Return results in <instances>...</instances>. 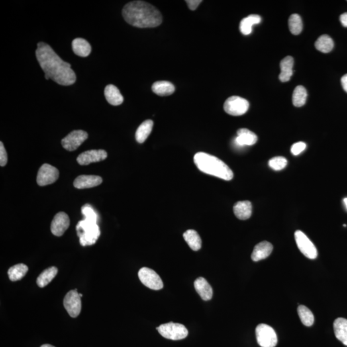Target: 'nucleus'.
I'll return each instance as SVG.
<instances>
[{
  "instance_id": "f257e3e1",
  "label": "nucleus",
  "mask_w": 347,
  "mask_h": 347,
  "mask_svg": "<svg viewBox=\"0 0 347 347\" xmlns=\"http://www.w3.org/2000/svg\"><path fill=\"white\" fill-rule=\"evenodd\" d=\"M36 56L41 68L45 73L46 80L52 79L62 86L72 85L76 81V75L71 68V65L59 58L49 44L39 43Z\"/></svg>"
},
{
  "instance_id": "f03ea898",
  "label": "nucleus",
  "mask_w": 347,
  "mask_h": 347,
  "mask_svg": "<svg viewBox=\"0 0 347 347\" xmlns=\"http://www.w3.org/2000/svg\"><path fill=\"white\" fill-rule=\"evenodd\" d=\"M122 16L130 25L138 28H153L162 23L161 12L151 4L144 1H133L126 4Z\"/></svg>"
},
{
  "instance_id": "7ed1b4c3",
  "label": "nucleus",
  "mask_w": 347,
  "mask_h": 347,
  "mask_svg": "<svg viewBox=\"0 0 347 347\" xmlns=\"http://www.w3.org/2000/svg\"><path fill=\"white\" fill-rule=\"evenodd\" d=\"M194 161L198 169L207 174L226 181L232 180L234 173L225 163L217 157L200 152L195 154Z\"/></svg>"
},
{
  "instance_id": "20e7f679",
  "label": "nucleus",
  "mask_w": 347,
  "mask_h": 347,
  "mask_svg": "<svg viewBox=\"0 0 347 347\" xmlns=\"http://www.w3.org/2000/svg\"><path fill=\"white\" fill-rule=\"evenodd\" d=\"M76 230L79 241L83 246L95 244L101 236V230L97 222L85 219L78 222Z\"/></svg>"
},
{
  "instance_id": "39448f33",
  "label": "nucleus",
  "mask_w": 347,
  "mask_h": 347,
  "mask_svg": "<svg viewBox=\"0 0 347 347\" xmlns=\"http://www.w3.org/2000/svg\"><path fill=\"white\" fill-rule=\"evenodd\" d=\"M157 330L165 338L171 340H181L187 338L189 332L182 324L169 322L161 325Z\"/></svg>"
},
{
  "instance_id": "423d86ee",
  "label": "nucleus",
  "mask_w": 347,
  "mask_h": 347,
  "mask_svg": "<svg viewBox=\"0 0 347 347\" xmlns=\"http://www.w3.org/2000/svg\"><path fill=\"white\" fill-rule=\"evenodd\" d=\"M257 342L261 347H275L278 339L276 332L268 325L261 324L255 330Z\"/></svg>"
},
{
  "instance_id": "0eeeda50",
  "label": "nucleus",
  "mask_w": 347,
  "mask_h": 347,
  "mask_svg": "<svg viewBox=\"0 0 347 347\" xmlns=\"http://www.w3.org/2000/svg\"><path fill=\"white\" fill-rule=\"evenodd\" d=\"M250 107L247 100L238 96H232L228 98L224 104V109L226 113L232 116H241L246 113Z\"/></svg>"
},
{
  "instance_id": "6e6552de",
  "label": "nucleus",
  "mask_w": 347,
  "mask_h": 347,
  "mask_svg": "<svg viewBox=\"0 0 347 347\" xmlns=\"http://www.w3.org/2000/svg\"><path fill=\"white\" fill-rule=\"evenodd\" d=\"M139 279L146 287L152 290H160L163 287L161 278L154 270L148 267H142L138 272Z\"/></svg>"
},
{
  "instance_id": "1a4fd4ad",
  "label": "nucleus",
  "mask_w": 347,
  "mask_h": 347,
  "mask_svg": "<svg viewBox=\"0 0 347 347\" xmlns=\"http://www.w3.org/2000/svg\"><path fill=\"white\" fill-rule=\"evenodd\" d=\"M295 238L302 254L309 259H315L317 257V249L304 233L298 230L295 233Z\"/></svg>"
},
{
  "instance_id": "9d476101",
  "label": "nucleus",
  "mask_w": 347,
  "mask_h": 347,
  "mask_svg": "<svg viewBox=\"0 0 347 347\" xmlns=\"http://www.w3.org/2000/svg\"><path fill=\"white\" fill-rule=\"evenodd\" d=\"M59 176L58 169L52 165L44 163L38 171L37 183L40 186L51 185L58 180Z\"/></svg>"
},
{
  "instance_id": "9b49d317",
  "label": "nucleus",
  "mask_w": 347,
  "mask_h": 347,
  "mask_svg": "<svg viewBox=\"0 0 347 347\" xmlns=\"http://www.w3.org/2000/svg\"><path fill=\"white\" fill-rule=\"evenodd\" d=\"M81 297L77 289L71 290L65 296L63 304L69 315L76 318L81 311Z\"/></svg>"
},
{
  "instance_id": "f8f14e48",
  "label": "nucleus",
  "mask_w": 347,
  "mask_h": 347,
  "mask_svg": "<svg viewBox=\"0 0 347 347\" xmlns=\"http://www.w3.org/2000/svg\"><path fill=\"white\" fill-rule=\"evenodd\" d=\"M87 138L88 134L85 130H73L61 140V144L65 150L73 151L76 150Z\"/></svg>"
},
{
  "instance_id": "ddd939ff",
  "label": "nucleus",
  "mask_w": 347,
  "mask_h": 347,
  "mask_svg": "<svg viewBox=\"0 0 347 347\" xmlns=\"http://www.w3.org/2000/svg\"><path fill=\"white\" fill-rule=\"evenodd\" d=\"M70 224L68 216L65 212L57 214L51 223V232L57 237L62 236L68 230Z\"/></svg>"
},
{
  "instance_id": "4468645a",
  "label": "nucleus",
  "mask_w": 347,
  "mask_h": 347,
  "mask_svg": "<svg viewBox=\"0 0 347 347\" xmlns=\"http://www.w3.org/2000/svg\"><path fill=\"white\" fill-rule=\"evenodd\" d=\"M107 156V152L103 150L87 151L77 157V162L81 165H87L106 160Z\"/></svg>"
},
{
  "instance_id": "2eb2a0df",
  "label": "nucleus",
  "mask_w": 347,
  "mask_h": 347,
  "mask_svg": "<svg viewBox=\"0 0 347 347\" xmlns=\"http://www.w3.org/2000/svg\"><path fill=\"white\" fill-rule=\"evenodd\" d=\"M103 183V179L99 175H81L77 177L73 182V186L76 189H89L99 186Z\"/></svg>"
},
{
  "instance_id": "dca6fc26",
  "label": "nucleus",
  "mask_w": 347,
  "mask_h": 347,
  "mask_svg": "<svg viewBox=\"0 0 347 347\" xmlns=\"http://www.w3.org/2000/svg\"><path fill=\"white\" fill-rule=\"evenodd\" d=\"M258 140L256 134L248 130V129H240L238 131V136L235 140L236 144L238 146H251L256 144Z\"/></svg>"
},
{
  "instance_id": "f3484780",
  "label": "nucleus",
  "mask_w": 347,
  "mask_h": 347,
  "mask_svg": "<svg viewBox=\"0 0 347 347\" xmlns=\"http://www.w3.org/2000/svg\"><path fill=\"white\" fill-rule=\"evenodd\" d=\"M273 245L270 242L263 241L255 246L252 254V259L254 262H258L267 258L273 252Z\"/></svg>"
},
{
  "instance_id": "a211bd4d",
  "label": "nucleus",
  "mask_w": 347,
  "mask_h": 347,
  "mask_svg": "<svg viewBox=\"0 0 347 347\" xmlns=\"http://www.w3.org/2000/svg\"><path fill=\"white\" fill-rule=\"evenodd\" d=\"M195 290L201 299L205 301H210L213 296V290L207 280L203 277H199L195 282Z\"/></svg>"
},
{
  "instance_id": "6ab92c4d",
  "label": "nucleus",
  "mask_w": 347,
  "mask_h": 347,
  "mask_svg": "<svg viewBox=\"0 0 347 347\" xmlns=\"http://www.w3.org/2000/svg\"><path fill=\"white\" fill-rule=\"evenodd\" d=\"M104 95L108 103L112 106H119L123 103L124 97L117 87L113 85H108L104 89Z\"/></svg>"
},
{
  "instance_id": "aec40b11",
  "label": "nucleus",
  "mask_w": 347,
  "mask_h": 347,
  "mask_svg": "<svg viewBox=\"0 0 347 347\" xmlns=\"http://www.w3.org/2000/svg\"><path fill=\"white\" fill-rule=\"evenodd\" d=\"M234 212L239 219H248L252 216V203L249 201H239L235 204Z\"/></svg>"
},
{
  "instance_id": "412c9836",
  "label": "nucleus",
  "mask_w": 347,
  "mask_h": 347,
  "mask_svg": "<svg viewBox=\"0 0 347 347\" xmlns=\"http://www.w3.org/2000/svg\"><path fill=\"white\" fill-rule=\"evenodd\" d=\"M294 59L291 56H287L283 59L281 62V72L279 75L280 81L282 83L289 81L293 75Z\"/></svg>"
},
{
  "instance_id": "4be33fe9",
  "label": "nucleus",
  "mask_w": 347,
  "mask_h": 347,
  "mask_svg": "<svg viewBox=\"0 0 347 347\" xmlns=\"http://www.w3.org/2000/svg\"><path fill=\"white\" fill-rule=\"evenodd\" d=\"M334 330L336 338L347 346V320L338 318L334 322Z\"/></svg>"
},
{
  "instance_id": "5701e85b",
  "label": "nucleus",
  "mask_w": 347,
  "mask_h": 347,
  "mask_svg": "<svg viewBox=\"0 0 347 347\" xmlns=\"http://www.w3.org/2000/svg\"><path fill=\"white\" fill-rule=\"evenodd\" d=\"M72 49L75 54L83 58L88 56L91 52L90 44L83 38H76L73 41Z\"/></svg>"
},
{
  "instance_id": "b1692460",
  "label": "nucleus",
  "mask_w": 347,
  "mask_h": 347,
  "mask_svg": "<svg viewBox=\"0 0 347 347\" xmlns=\"http://www.w3.org/2000/svg\"><path fill=\"white\" fill-rule=\"evenodd\" d=\"M152 90L159 96H169L174 92L175 87L169 81H157L153 84Z\"/></svg>"
},
{
  "instance_id": "393cba45",
  "label": "nucleus",
  "mask_w": 347,
  "mask_h": 347,
  "mask_svg": "<svg viewBox=\"0 0 347 347\" xmlns=\"http://www.w3.org/2000/svg\"><path fill=\"white\" fill-rule=\"evenodd\" d=\"M153 124L152 120H147L139 126L135 134L136 140L138 143L142 144L148 139L152 131Z\"/></svg>"
},
{
  "instance_id": "a878e982",
  "label": "nucleus",
  "mask_w": 347,
  "mask_h": 347,
  "mask_svg": "<svg viewBox=\"0 0 347 347\" xmlns=\"http://www.w3.org/2000/svg\"><path fill=\"white\" fill-rule=\"evenodd\" d=\"M183 238L189 245L190 248L194 251L199 250L201 248V239L196 231L194 230H188L183 234Z\"/></svg>"
},
{
  "instance_id": "bb28decb",
  "label": "nucleus",
  "mask_w": 347,
  "mask_h": 347,
  "mask_svg": "<svg viewBox=\"0 0 347 347\" xmlns=\"http://www.w3.org/2000/svg\"><path fill=\"white\" fill-rule=\"evenodd\" d=\"M261 22L260 16L256 15V14H252L244 18V19L240 22V30L241 33L244 35H249L252 32V27L254 24L260 23Z\"/></svg>"
},
{
  "instance_id": "cd10ccee",
  "label": "nucleus",
  "mask_w": 347,
  "mask_h": 347,
  "mask_svg": "<svg viewBox=\"0 0 347 347\" xmlns=\"http://www.w3.org/2000/svg\"><path fill=\"white\" fill-rule=\"evenodd\" d=\"M58 269L56 267H50L43 271L37 279V284L40 287H44L51 282V281L58 274Z\"/></svg>"
},
{
  "instance_id": "c85d7f7f",
  "label": "nucleus",
  "mask_w": 347,
  "mask_h": 347,
  "mask_svg": "<svg viewBox=\"0 0 347 347\" xmlns=\"http://www.w3.org/2000/svg\"><path fill=\"white\" fill-rule=\"evenodd\" d=\"M334 46L333 40L327 35H323L318 39L315 43V47L318 51L322 53L331 52Z\"/></svg>"
},
{
  "instance_id": "c756f323",
  "label": "nucleus",
  "mask_w": 347,
  "mask_h": 347,
  "mask_svg": "<svg viewBox=\"0 0 347 347\" xmlns=\"http://www.w3.org/2000/svg\"><path fill=\"white\" fill-rule=\"evenodd\" d=\"M28 267L24 264H18L12 266L8 271L9 279L12 282L20 281L25 276L28 272Z\"/></svg>"
},
{
  "instance_id": "7c9ffc66",
  "label": "nucleus",
  "mask_w": 347,
  "mask_h": 347,
  "mask_svg": "<svg viewBox=\"0 0 347 347\" xmlns=\"http://www.w3.org/2000/svg\"><path fill=\"white\" fill-rule=\"evenodd\" d=\"M307 90L302 86H298L293 91V103L296 107H302L307 101Z\"/></svg>"
},
{
  "instance_id": "2f4dec72",
  "label": "nucleus",
  "mask_w": 347,
  "mask_h": 347,
  "mask_svg": "<svg viewBox=\"0 0 347 347\" xmlns=\"http://www.w3.org/2000/svg\"><path fill=\"white\" fill-rule=\"evenodd\" d=\"M298 313L301 318L302 323L304 325L311 326L314 322V317L311 310L304 305H300L298 308Z\"/></svg>"
},
{
  "instance_id": "473e14b6",
  "label": "nucleus",
  "mask_w": 347,
  "mask_h": 347,
  "mask_svg": "<svg viewBox=\"0 0 347 347\" xmlns=\"http://www.w3.org/2000/svg\"><path fill=\"white\" fill-rule=\"evenodd\" d=\"M290 31L294 35H299L303 29V23L301 16L297 14H294L290 16L289 19Z\"/></svg>"
},
{
  "instance_id": "72a5a7b5",
  "label": "nucleus",
  "mask_w": 347,
  "mask_h": 347,
  "mask_svg": "<svg viewBox=\"0 0 347 347\" xmlns=\"http://www.w3.org/2000/svg\"><path fill=\"white\" fill-rule=\"evenodd\" d=\"M287 165V159L282 156L275 157L269 161V166L275 171L282 170Z\"/></svg>"
},
{
  "instance_id": "f704fd0d",
  "label": "nucleus",
  "mask_w": 347,
  "mask_h": 347,
  "mask_svg": "<svg viewBox=\"0 0 347 347\" xmlns=\"http://www.w3.org/2000/svg\"><path fill=\"white\" fill-rule=\"evenodd\" d=\"M81 212L83 216H85V219L91 220V221L97 222L98 215L97 212L95 211L93 208L89 204H86L81 208Z\"/></svg>"
},
{
  "instance_id": "c9c22d12",
  "label": "nucleus",
  "mask_w": 347,
  "mask_h": 347,
  "mask_svg": "<svg viewBox=\"0 0 347 347\" xmlns=\"http://www.w3.org/2000/svg\"><path fill=\"white\" fill-rule=\"evenodd\" d=\"M306 144L304 142H300L295 143L291 147V152L292 154L295 155V156H298L303 152L304 150H305Z\"/></svg>"
},
{
  "instance_id": "e433bc0d",
  "label": "nucleus",
  "mask_w": 347,
  "mask_h": 347,
  "mask_svg": "<svg viewBox=\"0 0 347 347\" xmlns=\"http://www.w3.org/2000/svg\"><path fill=\"white\" fill-rule=\"evenodd\" d=\"M8 161V157L7 151H6L5 147L3 142H0V165L1 167L5 166Z\"/></svg>"
},
{
  "instance_id": "4c0bfd02",
  "label": "nucleus",
  "mask_w": 347,
  "mask_h": 347,
  "mask_svg": "<svg viewBox=\"0 0 347 347\" xmlns=\"http://www.w3.org/2000/svg\"><path fill=\"white\" fill-rule=\"evenodd\" d=\"M202 1L201 0H189V1H186L188 7L189 9L192 10V11H195L197 9L198 6L201 4Z\"/></svg>"
},
{
  "instance_id": "58836bf2",
  "label": "nucleus",
  "mask_w": 347,
  "mask_h": 347,
  "mask_svg": "<svg viewBox=\"0 0 347 347\" xmlns=\"http://www.w3.org/2000/svg\"><path fill=\"white\" fill-rule=\"evenodd\" d=\"M340 20L342 25L347 28V12L342 14L340 16Z\"/></svg>"
},
{
  "instance_id": "ea45409f",
  "label": "nucleus",
  "mask_w": 347,
  "mask_h": 347,
  "mask_svg": "<svg viewBox=\"0 0 347 347\" xmlns=\"http://www.w3.org/2000/svg\"><path fill=\"white\" fill-rule=\"evenodd\" d=\"M341 82H342L343 88H344V90L347 93V74L343 76Z\"/></svg>"
},
{
  "instance_id": "a19ab883",
  "label": "nucleus",
  "mask_w": 347,
  "mask_h": 347,
  "mask_svg": "<svg viewBox=\"0 0 347 347\" xmlns=\"http://www.w3.org/2000/svg\"><path fill=\"white\" fill-rule=\"evenodd\" d=\"M41 347H55L51 346V345H50V344H44V345H43V346Z\"/></svg>"
},
{
  "instance_id": "79ce46f5",
  "label": "nucleus",
  "mask_w": 347,
  "mask_h": 347,
  "mask_svg": "<svg viewBox=\"0 0 347 347\" xmlns=\"http://www.w3.org/2000/svg\"><path fill=\"white\" fill-rule=\"evenodd\" d=\"M344 202L345 205H346V208L347 209V197L345 198V199H344Z\"/></svg>"
},
{
  "instance_id": "37998d69",
  "label": "nucleus",
  "mask_w": 347,
  "mask_h": 347,
  "mask_svg": "<svg viewBox=\"0 0 347 347\" xmlns=\"http://www.w3.org/2000/svg\"><path fill=\"white\" fill-rule=\"evenodd\" d=\"M79 295H80V297H83V295H82V294L79 293Z\"/></svg>"
}]
</instances>
